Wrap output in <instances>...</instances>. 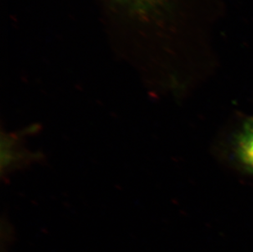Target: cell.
<instances>
[{
  "mask_svg": "<svg viewBox=\"0 0 253 252\" xmlns=\"http://www.w3.org/2000/svg\"><path fill=\"white\" fill-rule=\"evenodd\" d=\"M236 152L242 164L253 172V121L247 122L237 136Z\"/></svg>",
  "mask_w": 253,
  "mask_h": 252,
  "instance_id": "6da1fadb",
  "label": "cell"
},
{
  "mask_svg": "<svg viewBox=\"0 0 253 252\" xmlns=\"http://www.w3.org/2000/svg\"><path fill=\"white\" fill-rule=\"evenodd\" d=\"M125 4L141 12H147L154 9L164 0H118Z\"/></svg>",
  "mask_w": 253,
  "mask_h": 252,
  "instance_id": "7a4b0ae2",
  "label": "cell"
}]
</instances>
